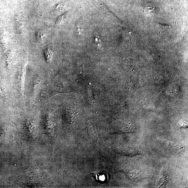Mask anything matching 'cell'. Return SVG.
Returning a JSON list of instances; mask_svg holds the SVG:
<instances>
[{
	"mask_svg": "<svg viewBox=\"0 0 188 188\" xmlns=\"http://www.w3.org/2000/svg\"><path fill=\"white\" fill-rule=\"evenodd\" d=\"M45 55L46 57L47 60L49 61L51 59L52 54L51 52L49 49H47L45 51Z\"/></svg>",
	"mask_w": 188,
	"mask_h": 188,
	"instance_id": "cell-1",
	"label": "cell"
}]
</instances>
